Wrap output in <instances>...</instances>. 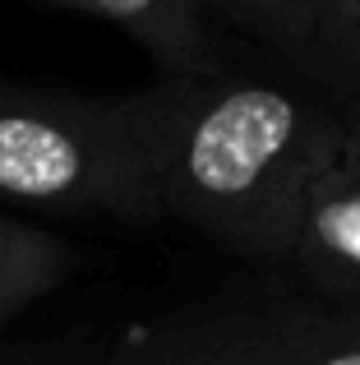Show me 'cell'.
Segmentation results:
<instances>
[{
    "mask_svg": "<svg viewBox=\"0 0 360 365\" xmlns=\"http://www.w3.org/2000/svg\"><path fill=\"white\" fill-rule=\"evenodd\" d=\"M129 111L162 217L250 259H291L309 180L342 130L337 102L198 70L129 93Z\"/></svg>",
    "mask_w": 360,
    "mask_h": 365,
    "instance_id": "6da1fadb",
    "label": "cell"
},
{
    "mask_svg": "<svg viewBox=\"0 0 360 365\" xmlns=\"http://www.w3.org/2000/svg\"><path fill=\"white\" fill-rule=\"evenodd\" d=\"M0 199L162 222L129 93L88 98L0 79Z\"/></svg>",
    "mask_w": 360,
    "mask_h": 365,
    "instance_id": "7a4b0ae2",
    "label": "cell"
},
{
    "mask_svg": "<svg viewBox=\"0 0 360 365\" xmlns=\"http://www.w3.org/2000/svg\"><path fill=\"white\" fill-rule=\"evenodd\" d=\"M102 365H360V301H226L134 324Z\"/></svg>",
    "mask_w": 360,
    "mask_h": 365,
    "instance_id": "3957f363",
    "label": "cell"
},
{
    "mask_svg": "<svg viewBox=\"0 0 360 365\" xmlns=\"http://www.w3.org/2000/svg\"><path fill=\"white\" fill-rule=\"evenodd\" d=\"M254 33L309 93L328 102H360V0H208Z\"/></svg>",
    "mask_w": 360,
    "mask_h": 365,
    "instance_id": "277c9868",
    "label": "cell"
},
{
    "mask_svg": "<svg viewBox=\"0 0 360 365\" xmlns=\"http://www.w3.org/2000/svg\"><path fill=\"white\" fill-rule=\"evenodd\" d=\"M291 264L324 296L360 301V102H342V130L309 180Z\"/></svg>",
    "mask_w": 360,
    "mask_h": 365,
    "instance_id": "5b68a950",
    "label": "cell"
},
{
    "mask_svg": "<svg viewBox=\"0 0 360 365\" xmlns=\"http://www.w3.org/2000/svg\"><path fill=\"white\" fill-rule=\"evenodd\" d=\"M70 14H88L120 28L166 74L217 70V46L208 28V0H37Z\"/></svg>",
    "mask_w": 360,
    "mask_h": 365,
    "instance_id": "8992f818",
    "label": "cell"
},
{
    "mask_svg": "<svg viewBox=\"0 0 360 365\" xmlns=\"http://www.w3.org/2000/svg\"><path fill=\"white\" fill-rule=\"evenodd\" d=\"M65 268H70V250L60 236L0 213V324L18 319L42 296H51Z\"/></svg>",
    "mask_w": 360,
    "mask_h": 365,
    "instance_id": "52a82bcc",
    "label": "cell"
},
{
    "mask_svg": "<svg viewBox=\"0 0 360 365\" xmlns=\"http://www.w3.org/2000/svg\"><path fill=\"white\" fill-rule=\"evenodd\" d=\"M0 365H92L70 351H0Z\"/></svg>",
    "mask_w": 360,
    "mask_h": 365,
    "instance_id": "ba28073f",
    "label": "cell"
}]
</instances>
